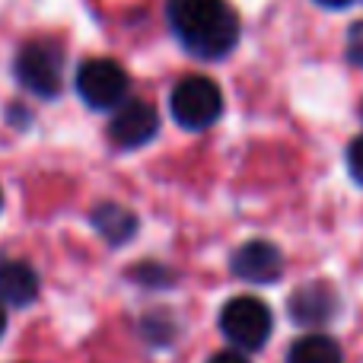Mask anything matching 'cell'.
<instances>
[{"label":"cell","mask_w":363,"mask_h":363,"mask_svg":"<svg viewBox=\"0 0 363 363\" xmlns=\"http://www.w3.org/2000/svg\"><path fill=\"white\" fill-rule=\"evenodd\" d=\"M169 26L191 55L223 57L239 42V16L226 0H169Z\"/></svg>","instance_id":"1"},{"label":"cell","mask_w":363,"mask_h":363,"mask_svg":"<svg viewBox=\"0 0 363 363\" xmlns=\"http://www.w3.org/2000/svg\"><path fill=\"white\" fill-rule=\"evenodd\" d=\"M169 112L185 131H204L223 112V93L211 77H185L169 96Z\"/></svg>","instance_id":"2"},{"label":"cell","mask_w":363,"mask_h":363,"mask_svg":"<svg viewBox=\"0 0 363 363\" xmlns=\"http://www.w3.org/2000/svg\"><path fill=\"white\" fill-rule=\"evenodd\" d=\"M16 80L23 83L29 93L42 96V99H55L61 93L64 83V51L57 42L38 38V42H26L16 55Z\"/></svg>","instance_id":"3"},{"label":"cell","mask_w":363,"mask_h":363,"mask_svg":"<svg viewBox=\"0 0 363 363\" xmlns=\"http://www.w3.org/2000/svg\"><path fill=\"white\" fill-rule=\"evenodd\" d=\"M271 328H274L271 309L258 296H236L220 309V332L239 351H258L271 338Z\"/></svg>","instance_id":"4"},{"label":"cell","mask_w":363,"mask_h":363,"mask_svg":"<svg viewBox=\"0 0 363 363\" xmlns=\"http://www.w3.org/2000/svg\"><path fill=\"white\" fill-rule=\"evenodd\" d=\"M128 80L125 67L112 57H93L83 61L77 70V93L89 108H118L128 99Z\"/></svg>","instance_id":"5"},{"label":"cell","mask_w":363,"mask_h":363,"mask_svg":"<svg viewBox=\"0 0 363 363\" xmlns=\"http://www.w3.org/2000/svg\"><path fill=\"white\" fill-rule=\"evenodd\" d=\"M160 131V115L150 102L144 99H125L115 108L112 121H108V138L121 150H138V147L150 144Z\"/></svg>","instance_id":"6"},{"label":"cell","mask_w":363,"mask_h":363,"mask_svg":"<svg viewBox=\"0 0 363 363\" xmlns=\"http://www.w3.org/2000/svg\"><path fill=\"white\" fill-rule=\"evenodd\" d=\"M233 274L249 284H274L284 274V255L268 239H249L233 252Z\"/></svg>","instance_id":"7"},{"label":"cell","mask_w":363,"mask_h":363,"mask_svg":"<svg viewBox=\"0 0 363 363\" xmlns=\"http://www.w3.org/2000/svg\"><path fill=\"white\" fill-rule=\"evenodd\" d=\"M287 309H290L296 325L315 328V325L332 322V315L338 313V296L332 294L328 284H303V287L287 300Z\"/></svg>","instance_id":"8"},{"label":"cell","mask_w":363,"mask_h":363,"mask_svg":"<svg viewBox=\"0 0 363 363\" xmlns=\"http://www.w3.org/2000/svg\"><path fill=\"white\" fill-rule=\"evenodd\" d=\"M38 296V277L29 264L4 262L0 264V300L10 306H29Z\"/></svg>","instance_id":"9"},{"label":"cell","mask_w":363,"mask_h":363,"mask_svg":"<svg viewBox=\"0 0 363 363\" xmlns=\"http://www.w3.org/2000/svg\"><path fill=\"white\" fill-rule=\"evenodd\" d=\"M93 226L108 239L112 245H121L138 233V217L118 204H99L93 211Z\"/></svg>","instance_id":"10"},{"label":"cell","mask_w":363,"mask_h":363,"mask_svg":"<svg viewBox=\"0 0 363 363\" xmlns=\"http://www.w3.org/2000/svg\"><path fill=\"white\" fill-rule=\"evenodd\" d=\"M287 363H345L338 341L328 335H303L287 354Z\"/></svg>","instance_id":"11"},{"label":"cell","mask_w":363,"mask_h":363,"mask_svg":"<svg viewBox=\"0 0 363 363\" xmlns=\"http://www.w3.org/2000/svg\"><path fill=\"white\" fill-rule=\"evenodd\" d=\"M347 172H351V179L363 188V134L354 138L351 147H347Z\"/></svg>","instance_id":"12"},{"label":"cell","mask_w":363,"mask_h":363,"mask_svg":"<svg viewBox=\"0 0 363 363\" xmlns=\"http://www.w3.org/2000/svg\"><path fill=\"white\" fill-rule=\"evenodd\" d=\"M351 57L357 64H363V26H357V29L351 32Z\"/></svg>","instance_id":"13"},{"label":"cell","mask_w":363,"mask_h":363,"mask_svg":"<svg viewBox=\"0 0 363 363\" xmlns=\"http://www.w3.org/2000/svg\"><path fill=\"white\" fill-rule=\"evenodd\" d=\"M207 363H249L242 357V351H220V354H213Z\"/></svg>","instance_id":"14"},{"label":"cell","mask_w":363,"mask_h":363,"mask_svg":"<svg viewBox=\"0 0 363 363\" xmlns=\"http://www.w3.org/2000/svg\"><path fill=\"white\" fill-rule=\"evenodd\" d=\"M322 6H332V10H341V6H347V4H354V0H319Z\"/></svg>","instance_id":"15"},{"label":"cell","mask_w":363,"mask_h":363,"mask_svg":"<svg viewBox=\"0 0 363 363\" xmlns=\"http://www.w3.org/2000/svg\"><path fill=\"white\" fill-rule=\"evenodd\" d=\"M4 328H6V315H4V309H0V335H4Z\"/></svg>","instance_id":"16"},{"label":"cell","mask_w":363,"mask_h":363,"mask_svg":"<svg viewBox=\"0 0 363 363\" xmlns=\"http://www.w3.org/2000/svg\"><path fill=\"white\" fill-rule=\"evenodd\" d=\"M0 204H4V194H0Z\"/></svg>","instance_id":"17"},{"label":"cell","mask_w":363,"mask_h":363,"mask_svg":"<svg viewBox=\"0 0 363 363\" xmlns=\"http://www.w3.org/2000/svg\"><path fill=\"white\" fill-rule=\"evenodd\" d=\"M360 115H363V112H360Z\"/></svg>","instance_id":"18"}]
</instances>
